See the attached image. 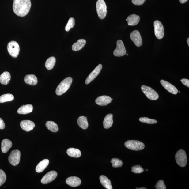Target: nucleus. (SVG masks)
Masks as SVG:
<instances>
[{
  "instance_id": "nucleus-1",
  "label": "nucleus",
  "mask_w": 189,
  "mask_h": 189,
  "mask_svg": "<svg viewBox=\"0 0 189 189\" xmlns=\"http://www.w3.org/2000/svg\"><path fill=\"white\" fill-rule=\"evenodd\" d=\"M31 6V0H13V9L15 14L23 17L28 14Z\"/></svg>"
},
{
  "instance_id": "nucleus-2",
  "label": "nucleus",
  "mask_w": 189,
  "mask_h": 189,
  "mask_svg": "<svg viewBox=\"0 0 189 189\" xmlns=\"http://www.w3.org/2000/svg\"><path fill=\"white\" fill-rule=\"evenodd\" d=\"M73 82L72 77L65 78L58 86L56 90V94L58 96L62 95L69 89Z\"/></svg>"
},
{
  "instance_id": "nucleus-3",
  "label": "nucleus",
  "mask_w": 189,
  "mask_h": 189,
  "mask_svg": "<svg viewBox=\"0 0 189 189\" xmlns=\"http://www.w3.org/2000/svg\"><path fill=\"white\" fill-rule=\"evenodd\" d=\"M96 8L97 13L99 18H105L107 14V7L104 0H98L96 2Z\"/></svg>"
},
{
  "instance_id": "nucleus-4",
  "label": "nucleus",
  "mask_w": 189,
  "mask_h": 189,
  "mask_svg": "<svg viewBox=\"0 0 189 189\" xmlns=\"http://www.w3.org/2000/svg\"><path fill=\"white\" fill-rule=\"evenodd\" d=\"M124 145L127 148L134 151L143 150L145 148V145L143 142L138 141H127L125 142Z\"/></svg>"
},
{
  "instance_id": "nucleus-5",
  "label": "nucleus",
  "mask_w": 189,
  "mask_h": 189,
  "mask_svg": "<svg viewBox=\"0 0 189 189\" xmlns=\"http://www.w3.org/2000/svg\"><path fill=\"white\" fill-rule=\"evenodd\" d=\"M175 158L176 162L179 166L181 167H184L186 166L187 158L184 150L182 149L179 150L176 153Z\"/></svg>"
},
{
  "instance_id": "nucleus-6",
  "label": "nucleus",
  "mask_w": 189,
  "mask_h": 189,
  "mask_svg": "<svg viewBox=\"0 0 189 189\" xmlns=\"http://www.w3.org/2000/svg\"><path fill=\"white\" fill-rule=\"evenodd\" d=\"M141 89L142 91L149 99L153 100L158 99L159 96L158 93L150 87L142 85Z\"/></svg>"
},
{
  "instance_id": "nucleus-7",
  "label": "nucleus",
  "mask_w": 189,
  "mask_h": 189,
  "mask_svg": "<svg viewBox=\"0 0 189 189\" xmlns=\"http://www.w3.org/2000/svg\"><path fill=\"white\" fill-rule=\"evenodd\" d=\"M7 51L12 57L16 58L18 56L20 47L19 44L16 41H12L9 42L7 46Z\"/></svg>"
},
{
  "instance_id": "nucleus-8",
  "label": "nucleus",
  "mask_w": 189,
  "mask_h": 189,
  "mask_svg": "<svg viewBox=\"0 0 189 189\" xmlns=\"http://www.w3.org/2000/svg\"><path fill=\"white\" fill-rule=\"evenodd\" d=\"M21 152L18 149L12 151L9 157V161L12 165H18L20 161Z\"/></svg>"
},
{
  "instance_id": "nucleus-9",
  "label": "nucleus",
  "mask_w": 189,
  "mask_h": 189,
  "mask_svg": "<svg viewBox=\"0 0 189 189\" xmlns=\"http://www.w3.org/2000/svg\"><path fill=\"white\" fill-rule=\"evenodd\" d=\"M154 34L156 38L159 39L163 38L164 31L163 24L160 21H156L154 23Z\"/></svg>"
},
{
  "instance_id": "nucleus-10",
  "label": "nucleus",
  "mask_w": 189,
  "mask_h": 189,
  "mask_svg": "<svg viewBox=\"0 0 189 189\" xmlns=\"http://www.w3.org/2000/svg\"><path fill=\"white\" fill-rule=\"evenodd\" d=\"M127 51L124 44L121 40L117 42V47L114 51V55L117 57H121L126 55Z\"/></svg>"
},
{
  "instance_id": "nucleus-11",
  "label": "nucleus",
  "mask_w": 189,
  "mask_h": 189,
  "mask_svg": "<svg viewBox=\"0 0 189 189\" xmlns=\"http://www.w3.org/2000/svg\"><path fill=\"white\" fill-rule=\"evenodd\" d=\"M102 68V65L99 64L97 66L95 69L88 76L86 80H85V83L86 85L89 84L91 82L94 80L97 76L99 75L101 71Z\"/></svg>"
},
{
  "instance_id": "nucleus-12",
  "label": "nucleus",
  "mask_w": 189,
  "mask_h": 189,
  "mask_svg": "<svg viewBox=\"0 0 189 189\" xmlns=\"http://www.w3.org/2000/svg\"><path fill=\"white\" fill-rule=\"evenodd\" d=\"M58 173L56 171H52L49 172L43 176L41 180V183L43 184H46L55 180L57 177Z\"/></svg>"
},
{
  "instance_id": "nucleus-13",
  "label": "nucleus",
  "mask_w": 189,
  "mask_h": 189,
  "mask_svg": "<svg viewBox=\"0 0 189 189\" xmlns=\"http://www.w3.org/2000/svg\"><path fill=\"white\" fill-rule=\"evenodd\" d=\"M130 37L136 46L139 47L142 45L143 41L140 33L138 31L134 30L132 32Z\"/></svg>"
},
{
  "instance_id": "nucleus-14",
  "label": "nucleus",
  "mask_w": 189,
  "mask_h": 189,
  "mask_svg": "<svg viewBox=\"0 0 189 189\" xmlns=\"http://www.w3.org/2000/svg\"><path fill=\"white\" fill-rule=\"evenodd\" d=\"M160 82L163 86L168 92L174 95H176L177 94L178 91L175 86L171 84L170 83L163 80H161Z\"/></svg>"
},
{
  "instance_id": "nucleus-15",
  "label": "nucleus",
  "mask_w": 189,
  "mask_h": 189,
  "mask_svg": "<svg viewBox=\"0 0 189 189\" xmlns=\"http://www.w3.org/2000/svg\"><path fill=\"white\" fill-rule=\"evenodd\" d=\"M112 100L111 97L103 95L98 97L95 100V102L100 106H105L110 104Z\"/></svg>"
},
{
  "instance_id": "nucleus-16",
  "label": "nucleus",
  "mask_w": 189,
  "mask_h": 189,
  "mask_svg": "<svg viewBox=\"0 0 189 189\" xmlns=\"http://www.w3.org/2000/svg\"><path fill=\"white\" fill-rule=\"evenodd\" d=\"M20 126L24 131L29 132L33 130L35 124L33 122L29 120H24L21 122Z\"/></svg>"
},
{
  "instance_id": "nucleus-17",
  "label": "nucleus",
  "mask_w": 189,
  "mask_h": 189,
  "mask_svg": "<svg viewBox=\"0 0 189 189\" xmlns=\"http://www.w3.org/2000/svg\"><path fill=\"white\" fill-rule=\"evenodd\" d=\"M66 182L67 184L71 187H76L81 185V181L77 176H71L67 179Z\"/></svg>"
},
{
  "instance_id": "nucleus-18",
  "label": "nucleus",
  "mask_w": 189,
  "mask_h": 189,
  "mask_svg": "<svg viewBox=\"0 0 189 189\" xmlns=\"http://www.w3.org/2000/svg\"><path fill=\"white\" fill-rule=\"evenodd\" d=\"M140 19V18L139 16L133 14L127 17L126 21H127L129 26H133L136 25L139 23Z\"/></svg>"
},
{
  "instance_id": "nucleus-19",
  "label": "nucleus",
  "mask_w": 189,
  "mask_h": 189,
  "mask_svg": "<svg viewBox=\"0 0 189 189\" xmlns=\"http://www.w3.org/2000/svg\"><path fill=\"white\" fill-rule=\"evenodd\" d=\"M33 110V107L31 104H27L26 105H22L20 107L17 112L19 114H27L32 112Z\"/></svg>"
},
{
  "instance_id": "nucleus-20",
  "label": "nucleus",
  "mask_w": 189,
  "mask_h": 189,
  "mask_svg": "<svg viewBox=\"0 0 189 189\" xmlns=\"http://www.w3.org/2000/svg\"><path fill=\"white\" fill-rule=\"evenodd\" d=\"M86 43V41L85 39H81L78 40L77 42L73 44L72 46V49L74 51H79L84 47Z\"/></svg>"
},
{
  "instance_id": "nucleus-21",
  "label": "nucleus",
  "mask_w": 189,
  "mask_h": 189,
  "mask_svg": "<svg viewBox=\"0 0 189 189\" xmlns=\"http://www.w3.org/2000/svg\"><path fill=\"white\" fill-rule=\"evenodd\" d=\"M24 81L27 84L32 85H35L38 83L37 78L33 74L26 75L25 77Z\"/></svg>"
},
{
  "instance_id": "nucleus-22",
  "label": "nucleus",
  "mask_w": 189,
  "mask_h": 189,
  "mask_svg": "<svg viewBox=\"0 0 189 189\" xmlns=\"http://www.w3.org/2000/svg\"><path fill=\"white\" fill-rule=\"evenodd\" d=\"M49 164V161L47 159H43L36 166V172H42L47 167Z\"/></svg>"
},
{
  "instance_id": "nucleus-23",
  "label": "nucleus",
  "mask_w": 189,
  "mask_h": 189,
  "mask_svg": "<svg viewBox=\"0 0 189 189\" xmlns=\"http://www.w3.org/2000/svg\"><path fill=\"white\" fill-rule=\"evenodd\" d=\"M1 149L2 153H6L9 151L12 146V143L11 141L8 139H4L2 141L1 144Z\"/></svg>"
},
{
  "instance_id": "nucleus-24",
  "label": "nucleus",
  "mask_w": 189,
  "mask_h": 189,
  "mask_svg": "<svg viewBox=\"0 0 189 189\" xmlns=\"http://www.w3.org/2000/svg\"><path fill=\"white\" fill-rule=\"evenodd\" d=\"M100 180L101 184L104 188L107 189H112L111 181L107 176L104 175L100 176Z\"/></svg>"
},
{
  "instance_id": "nucleus-25",
  "label": "nucleus",
  "mask_w": 189,
  "mask_h": 189,
  "mask_svg": "<svg viewBox=\"0 0 189 189\" xmlns=\"http://www.w3.org/2000/svg\"><path fill=\"white\" fill-rule=\"evenodd\" d=\"M113 123V115L111 114H108L104 119L103 124L105 129H108L111 127Z\"/></svg>"
},
{
  "instance_id": "nucleus-26",
  "label": "nucleus",
  "mask_w": 189,
  "mask_h": 189,
  "mask_svg": "<svg viewBox=\"0 0 189 189\" xmlns=\"http://www.w3.org/2000/svg\"><path fill=\"white\" fill-rule=\"evenodd\" d=\"M10 74L8 72H5L0 76V82L1 84L7 85L11 80Z\"/></svg>"
},
{
  "instance_id": "nucleus-27",
  "label": "nucleus",
  "mask_w": 189,
  "mask_h": 189,
  "mask_svg": "<svg viewBox=\"0 0 189 189\" xmlns=\"http://www.w3.org/2000/svg\"><path fill=\"white\" fill-rule=\"evenodd\" d=\"M67 153L69 156L73 158H79L81 156V153L79 149L74 148H69Z\"/></svg>"
},
{
  "instance_id": "nucleus-28",
  "label": "nucleus",
  "mask_w": 189,
  "mask_h": 189,
  "mask_svg": "<svg viewBox=\"0 0 189 189\" xmlns=\"http://www.w3.org/2000/svg\"><path fill=\"white\" fill-rule=\"evenodd\" d=\"M77 124L82 129L85 130L88 128V123L87 118L84 116H80L77 120Z\"/></svg>"
},
{
  "instance_id": "nucleus-29",
  "label": "nucleus",
  "mask_w": 189,
  "mask_h": 189,
  "mask_svg": "<svg viewBox=\"0 0 189 189\" xmlns=\"http://www.w3.org/2000/svg\"><path fill=\"white\" fill-rule=\"evenodd\" d=\"M56 59L54 56L49 58L46 61L45 66L48 70H52L55 65Z\"/></svg>"
},
{
  "instance_id": "nucleus-30",
  "label": "nucleus",
  "mask_w": 189,
  "mask_h": 189,
  "mask_svg": "<svg viewBox=\"0 0 189 189\" xmlns=\"http://www.w3.org/2000/svg\"><path fill=\"white\" fill-rule=\"evenodd\" d=\"M46 126L49 130L51 132H56L58 131L59 129L57 124L53 121L47 122L46 123Z\"/></svg>"
},
{
  "instance_id": "nucleus-31",
  "label": "nucleus",
  "mask_w": 189,
  "mask_h": 189,
  "mask_svg": "<svg viewBox=\"0 0 189 189\" xmlns=\"http://www.w3.org/2000/svg\"><path fill=\"white\" fill-rule=\"evenodd\" d=\"M14 99L13 95L10 94L2 95L0 96V103H3L11 101Z\"/></svg>"
},
{
  "instance_id": "nucleus-32",
  "label": "nucleus",
  "mask_w": 189,
  "mask_h": 189,
  "mask_svg": "<svg viewBox=\"0 0 189 189\" xmlns=\"http://www.w3.org/2000/svg\"><path fill=\"white\" fill-rule=\"evenodd\" d=\"M110 162L112 164V166L114 168L121 167L123 164L122 160L116 158L112 159Z\"/></svg>"
},
{
  "instance_id": "nucleus-33",
  "label": "nucleus",
  "mask_w": 189,
  "mask_h": 189,
  "mask_svg": "<svg viewBox=\"0 0 189 189\" xmlns=\"http://www.w3.org/2000/svg\"><path fill=\"white\" fill-rule=\"evenodd\" d=\"M139 121L144 123L148 124H154L157 123L155 119H152L146 117H141L139 119Z\"/></svg>"
},
{
  "instance_id": "nucleus-34",
  "label": "nucleus",
  "mask_w": 189,
  "mask_h": 189,
  "mask_svg": "<svg viewBox=\"0 0 189 189\" xmlns=\"http://www.w3.org/2000/svg\"><path fill=\"white\" fill-rule=\"evenodd\" d=\"M75 25V20L73 18H70L69 20L68 23L65 27V29L67 32L70 31V29L74 27Z\"/></svg>"
},
{
  "instance_id": "nucleus-35",
  "label": "nucleus",
  "mask_w": 189,
  "mask_h": 189,
  "mask_svg": "<svg viewBox=\"0 0 189 189\" xmlns=\"http://www.w3.org/2000/svg\"><path fill=\"white\" fill-rule=\"evenodd\" d=\"M131 171L132 172L134 173L138 174L143 172L144 170L141 166L139 165H137L132 167Z\"/></svg>"
},
{
  "instance_id": "nucleus-36",
  "label": "nucleus",
  "mask_w": 189,
  "mask_h": 189,
  "mask_svg": "<svg viewBox=\"0 0 189 189\" xmlns=\"http://www.w3.org/2000/svg\"><path fill=\"white\" fill-rule=\"evenodd\" d=\"M6 173L1 169H0V186L6 182Z\"/></svg>"
},
{
  "instance_id": "nucleus-37",
  "label": "nucleus",
  "mask_w": 189,
  "mask_h": 189,
  "mask_svg": "<svg viewBox=\"0 0 189 189\" xmlns=\"http://www.w3.org/2000/svg\"><path fill=\"white\" fill-rule=\"evenodd\" d=\"M155 187L157 189H166V186L163 180H160L157 182Z\"/></svg>"
},
{
  "instance_id": "nucleus-38",
  "label": "nucleus",
  "mask_w": 189,
  "mask_h": 189,
  "mask_svg": "<svg viewBox=\"0 0 189 189\" xmlns=\"http://www.w3.org/2000/svg\"><path fill=\"white\" fill-rule=\"evenodd\" d=\"M146 0H132V3L137 6L143 5Z\"/></svg>"
},
{
  "instance_id": "nucleus-39",
  "label": "nucleus",
  "mask_w": 189,
  "mask_h": 189,
  "mask_svg": "<svg viewBox=\"0 0 189 189\" xmlns=\"http://www.w3.org/2000/svg\"><path fill=\"white\" fill-rule=\"evenodd\" d=\"M183 84L188 88L189 87V80L188 79H186V78H183L180 80Z\"/></svg>"
},
{
  "instance_id": "nucleus-40",
  "label": "nucleus",
  "mask_w": 189,
  "mask_h": 189,
  "mask_svg": "<svg viewBox=\"0 0 189 189\" xmlns=\"http://www.w3.org/2000/svg\"><path fill=\"white\" fill-rule=\"evenodd\" d=\"M5 127L6 126L3 120L0 118V129H4Z\"/></svg>"
},
{
  "instance_id": "nucleus-41",
  "label": "nucleus",
  "mask_w": 189,
  "mask_h": 189,
  "mask_svg": "<svg viewBox=\"0 0 189 189\" xmlns=\"http://www.w3.org/2000/svg\"><path fill=\"white\" fill-rule=\"evenodd\" d=\"M179 1H180V2L181 3L183 4L187 2L188 0H179Z\"/></svg>"
},
{
  "instance_id": "nucleus-42",
  "label": "nucleus",
  "mask_w": 189,
  "mask_h": 189,
  "mask_svg": "<svg viewBox=\"0 0 189 189\" xmlns=\"http://www.w3.org/2000/svg\"><path fill=\"white\" fill-rule=\"evenodd\" d=\"M136 189H146V188L144 187H142L140 188H136Z\"/></svg>"
},
{
  "instance_id": "nucleus-43",
  "label": "nucleus",
  "mask_w": 189,
  "mask_h": 189,
  "mask_svg": "<svg viewBox=\"0 0 189 189\" xmlns=\"http://www.w3.org/2000/svg\"><path fill=\"white\" fill-rule=\"evenodd\" d=\"M187 42L188 46H189V38H188L187 39Z\"/></svg>"
},
{
  "instance_id": "nucleus-44",
  "label": "nucleus",
  "mask_w": 189,
  "mask_h": 189,
  "mask_svg": "<svg viewBox=\"0 0 189 189\" xmlns=\"http://www.w3.org/2000/svg\"><path fill=\"white\" fill-rule=\"evenodd\" d=\"M127 56H128V54H127Z\"/></svg>"
}]
</instances>
